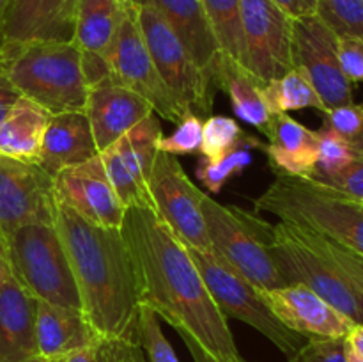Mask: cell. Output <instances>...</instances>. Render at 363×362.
<instances>
[{
  "mask_svg": "<svg viewBox=\"0 0 363 362\" xmlns=\"http://www.w3.org/2000/svg\"><path fill=\"white\" fill-rule=\"evenodd\" d=\"M124 238L138 302L194 337L215 361L243 362L227 318L209 295L186 245L147 206L124 212Z\"/></svg>",
  "mask_w": 363,
  "mask_h": 362,
  "instance_id": "1",
  "label": "cell"
},
{
  "mask_svg": "<svg viewBox=\"0 0 363 362\" xmlns=\"http://www.w3.org/2000/svg\"><path fill=\"white\" fill-rule=\"evenodd\" d=\"M55 227L69 259L82 312L94 332L138 341L140 302L121 229L96 226L62 202L57 206Z\"/></svg>",
  "mask_w": 363,
  "mask_h": 362,
  "instance_id": "2",
  "label": "cell"
},
{
  "mask_svg": "<svg viewBox=\"0 0 363 362\" xmlns=\"http://www.w3.org/2000/svg\"><path fill=\"white\" fill-rule=\"evenodd\" d=\"M255 212L323 234L363 258V202L308 177L277 174L254 201Z\"/></svg>",
  "mask_w": 363,
  "mask_h": 362,
  "instance_id": "3",
  "label": "cell"
},
{
  "mask_svg": "<svg viewBox=\"0 0 363 362\" xmlns=\"http://www.w3.org/2000/svg\"><path fill=\"white\" fill-rule=\"evenodd\" d=\"M6 70L20 96L32 99L52 116L84 112L87 84L82 52L73 41H4Z\"/></svg>",
  "mask_w": 363,
  "mask_h": 362,
  "instance_id": "4",
  "label": "cell"
},
{
  "mask_svg": "<svg viewBox=\"0 0 363 362\" xmlns=\"http://www.w3.org/2000/svg\"><path fill=\"white\" fill-rule=\"evenodd\" d=\"M206 231L213 254L225 261L241 277L259 290L286 286L269 254V222L236 206H227L209 194L202 197Z\"/></svg>",
  "mask_w": 363,
  "mask_h": 362,
  "instance_id": "5",
  "label": "cell"
},
{
  "mask_svg": "<svg viewBox=\"0 0 363 362\" xmlns=\"http://www.w3.org/2000/svg\"><path fill=\"white\" fill-rule=\"evenodd\" d=\"M13 275L35 298L80 309V295L55 224H27L6 238Z\"/></svg>",
  "mask_w": 363,
  "mask_h": 362,
  "instance_id": "6",
  "label": "cell"
},
{
  "mask_svg": "<svg viewBox=\"0 0 363 362\" xmlns=\"http://www.w3.org/2000/svg\"><path fill=\"white\" fill-rule=\"evenodd\" d=\"M209 295L225 318H236L254 327L272 341L287 358L293 357L305 343L303 336L287 329L269 309L261 290L230 268L225 261L209 252L188 248Z\"/></svg>",
  "mask_w": 363,
  "mask_h": 362,
  "instance_id": "7",
  "label": "cell"
},
{
  "mask_svg": "<svg viewBox=\"0 0 363 362\" xmlns=\"http://www.w3.org/2000/svg\"><path fill=\"white\" fill-rule=\"evenodd\" d=\"M138 27L160 77L186 112L208 114L218 87L211 75L197 66L191 53L165 18L151 6H135Z\"/></svg>",
  "mask_w": 363,
  "mask_h": 362,
  "instance_id": "8",
  "label": "cell"
},
{
  "mask_svg": "<svg viewBox=\"0 0 363 362\" xmlns=\"http://www.w3.org/2000/svg\"><path fill=\"white\" fill-rule=\"evenodd\" d=\"M269 254L287 284H305L354 325H363L362 295L328 259L305 243L291 224L279 222L272 227Z\"/></svg>",
  "mask_w": 363,
  "mask_h": 362,
  "instance_id": "9",
  "label": "cell"
},
{
  "mask_svg": "<svg viewBox=\"0 0 363 362\" xmlns=\"http://www.w3.org/2000/svg\"><path fill=\"white\" fill-rule=\"evenodd\" d=\"M149 197L156 216L188 248L213 254L202 213L204 192L188 177L177 156L156 153L149 176Z\"/></svg>",
  "mask_w": 363,
  "mask_h": 362,
  "instance_id": "10",
  "label": "cell"
},
{
  "mask_svg": "<svg viewBox=\"0 0 363 362\" xmlns=\"http://www.w3.org/2000/svg\"><path fill=\"white\" fill-rule=\"evenodd\" d=\"M105 57L108 62L110 80L142 96L160 117L176 124L179 123L186 110L174 98L152 62V57L138 27L135 6L126 9L123 23L110 48L106 50Z\"/></svg>",
  "mask_w": 363,
  "mask_h": 362,
  "instance_id": "11",
  "label": "cell"
},
{
  "mask_svg": "<svg viewBox=\"0 0 363 362\" xmlns=\"http://www.w3.org/2000/svg\"><path fill=\"white\" fill-rule=\"evenodd\" d=\"M241 66L261 84L277 80L293 70V18L287 16L273 0H241Z\"/></svg>",
  "mask_w": 363,
  "mask_h": 362,
  "instance_id": "12",
  "label": "cell"
},
{
  "mask_svg": "<svg viewBox=\"0 0 363 362\" xmlns=\"http://www.w3.org/2000/svg\"><path fill=\"white\" fill-rule=\"evenodd\" d=\"M337 39L339 35L318 14L293 20V67L314 85L326 112L353 103L351 82L344 77L337 57Z\"/></svg>",
  "mask_w": 363,
  "mask_h": 362,
  "instance_id": "13",
  "label": "cell"
},
{
  "mask_svg": "<svg viewBox=\"0 0 363 362\" xmlns=\"http://www.w3.org/2000/svg\"><path fill=\"white\" fill-rule=\"evenodd\" d=\"M53 176L39 163L20 162L0 155V236L27 224H55Z\"/></svg>",
  "mask_w": 363,
  "mask_h": 362,
  "instance_id": "14",
  "label": "cell"
},
{
  "mask_svg": "<svg viewBox=\"0 0 363 362\" xmlns=\"http://www.w3.org/2000/svg\"><path fill=\"white\" fill-rule=\"evenodd\" d=\"M162 135L158 114L152 112L128 133H124L119 141L99 153L106 176L126 208H151L149 176Z\"/></svg>",
  "mask_w": 363,
  "mask_h": 362,
  "instance_id": "15",
  "label": "cell"
},
{
  "mask_svg": "<svg viewBox=\"0 0 363 362\" xmlns=\"http://www.w3.org/2000/svg\"><path fill=\"white\" fill-rule=\"evenodd\" d=\"M53 185L57 201L69 206L89 222L121 229L126 206L113 190L99 155L53 176Z\"/></svg>",
  "mask_w": 363,
  "mask_h": 362,
  "instance_id": "16",
  "label": "cell"
},
{
  "mask_svg": "<svg viewBox=\"0 0 363 362\" xmlns=\"http://www.w3.org/2000/svg\"><path fill=\"white\" fill-rule=\"evenodd\" d=\"M261 293L273 314L305 339L346 337L354 325L305 284H286L275 290H261Z\"/></svg>",
  "mask_w": 363,
  "mask_h": 362,
  "instance_id": "17",
  "label": "cell"
},
{
  "mask_svg": "<svg viewBox=\"0 0 363 362\" xmlns=\"http://www.w3.org/2000/svg\"><path fill=\"white\" fill-rule=\"evenodd\" d=\"M84 112L101 153L155 110L142 96L108 78L89 87Z\"/></svg>",
  "mask_w": 363,
  "mask_h": 362,
  "instance_id": "18",
  "label": "cell"
},
{
  "mask_svg": "<svg viewBox=\"0 0 363 362\" xmlns=\"http://www.w3.org/2000/svg\"><path fill=\"white\" fill-rule=\"evenodd\" d=\"M80 0H13L4 41H73Z\"/></svg>",
  "mask_w": 363,
  "mask_h": 362,
  "instance_id": "19",
  "label": "cell"
},
{
  "mask_svg": "<svg viewBox=\"0 0 363 362\" xmlns=\"http://www.w3.org/2000/svg\"><path fill=\"white\" fill-rule=\"evenodd\" d=\"M38 300L9 270L0 290V362H23L38 355Z\"/></svg>",
  "mask_w": 363,
  "mask_h": 362,
  "instance_id": "20",
  "label": "cell"
},
{
  "mask_svg": "<svg viewBox=\"0 0 363 362\" xmlns=\"http://www.w3.org/2000/svg\"><path fill=\"white\" fill-rule=\"evenodd\" d=\"M99 155L85 112H62L50 117L39 151V165L52 176Z\"/></svg>",
  "mask_w": 363,
  "mask_h": 362,
  "instance_id": "21",
  "label": "cell"
},
{
  "mask_svg": "<svg viewBox=\"0 0 363 362\" xmlns=\"http://www.w3.org/2000/svg\"><path fill=\"white\" fill-rule=\"evenodd\" d=\"M133 6L155 7L183 41L197 66L215 80L220 48L209 27L202 0H133Z\"/></svg>",
  "mask_w": 363,
  "mask_h": 362,
  "instance_id": "22",
  "label": "cell"
},
{
  "mask_svg": "<svg viewBox=\"0 0 363 362\" xmlns=\"http://www.w3.org/2000/svg\"><path fill=\"white\" fill-rule=\"evenodd\" d=\"M268 144L261 146L277 174L307 177L318 162V131L289 114H273L266 130Z\"/></svg>",
  "mask_w": 363,
  "mask_h": 362,
  "instance_id": "23",
  "label": "cell"
},
{
  "mask_svg": "<svg viewBox=\"0 0 363 362\" xmlns=\"http://www.w3.org/2000/svg\"><path fill=\"white\" fill-rule=\"evenodd\" d=\"M96 337L99 336L80 309L38 300V312H35L38 355L53 361L85 348Z\"/></svg>",
  "mask_w": 363,
  "mask_h": 362,
  "instance_id": "24",
  "label": "cell"
},
{
  "mask_svg": "<svg viewBox=\"0 0 363 362\" xmlns=\"http://www.w3.org/2000/svg\"><path fill=\"white\" fill-rule=\"evenodd\" d=\"M52 114L32 99L20 96L0 121V155L38 163L43 137Z\"/></svg>",
  "mask_w": 363,
  "mask_h": 362,
  "instance_id": "25",
  "label": "cell"
},
{
  "mask_svg": "<svg viewBox=\"0 0 363 362\" xmlns=\"http://www.w3.org/2000/svg\"><path fill=\"white\" fill-rule=\"evenodd\" d=\"M216 87L222 89L230 99L234 114L243 123L250 124L262 135L268 130L273 114L269 112L264 98L262 85L252 73H248L236 59L220 52L215 70Z\"/></svg>",
  "mask_w": 363,
  "mask_h": 362,
  "instance_id": "26",
  "label": "cell"
},
{
  "mask_svg": "<svg viewBox=\"0 0 363 362\" xmlns=\"http://www.w3.org/2000/svg\"><path fill=\"white\" fill-rule=\"evenodd\" d=\"M128 7L117 0H80L73 43L80 52L105 55L124 20Z\"/></svg>",
  "mask_w": 363,
  "mask_h": 362,
  "instance_id": "27",
  "label": "cell"
},
{
  "mask_svg": "<svg viewBox=\"0 0 363 362\" xmlns=\"http://www.w3.org/2000/svg\"><path fill=\"white\" fill-rule=\"evenodd\" d=\"M262 98L272 114H289L291 110L315 109L325 114L326 109L314 85L298 70L287 71L284 77L262 85Z\"/></svg>",
  "mask_w": 363,
  "mask_h": 362,
  "instance_id": "28",
  "label": "cell"
},
{
  "mask_svg": "<svg viewBox=\"0 0 363 362\" xmlns=\"http://www.w3.org/2000/svg\"><path fill=\"white\" fill-rule=\"evenodd\" d=\"M261 141L248 135L243 142L234 146L223 155L215 156V158H201L197 167V180L201 181L202 187L209 192V194L216 195L220 194L227 181L234 177L236 174H241L248 165L252 163L254 156H252V148H261Z\"/></svg>",
  "mask_w": 363,
  "mask_h": 362,
  "instance_id": "29",
  "label": "cell"
},
{
  "mask_svg": "<svg viewBox=\"0 0 363 362\" xmlns=\"http://www.w3.org/2000/svg\"><path fill=\"white\" fill-rule=\"evenodd\" d=\"M220 52L243 62L241 0H202Z\"/></svg>",
  "mask_w": 363,
  "mask_h": 362,
  "instance_id": "30",
  "label": "cell"
},
{
  "mask_svg": "<svg viewBox=\"0 0 363 362\" xmlns=\"http://www.w3.org/2000/svg\"><path fill=\"white\" fill-rule=\"evenodd\" d=\"M53 362H147V358L138 341L99 336L85 348L53 358Z\"/></svg>",
  "mask_w": 363,
  "mask_h": 362,
  "instance_id": "31",
  "label": "cell"
},
{
  "mask_svg": "<svg viewBox=\"0 0 363 362\" xmlns=\"http://www.w3.org/2000/svg\"><path fill=\"white\" fill-rule=\"evenodd\" d=\"M294 231L298 233V236L305 241L307 245H311L315 252L323 256V258L328 259L347 280H350L351 286L358 291L363 297V258L362 256L354 254L350 248L342 247L337 241L330 240V238L323 236V234L314 233V231L303 229V227L293 226Z\"/></svg>",
  "mask_w": 363,
  "mask_h": 362,
  "instance_id": "32",
  "label": "cell"
},
{
  "mask_svg": "<svg viewBox=\"0 0 363 362\" xmlns=\"http://www.w3.org/2000/svg\"><path fill=\"white\" fill-rule=\"evenodd\" d=\"M315 14L337 35L363 41V0H319Z\"/></svg>",
  "mask_w": 363,
  "mask_h": 362,
  "instance_id": "33",
  "label": "cell"
},
{
  "mask_svg": "<svg viewBox=\"0 0 363 362\" xmlns=\"http://www.w3.org/2000/svg\"><path fill=\"white\" fill-rule=\"evenodd\" d=\"M248 137L236 119L227 116H209L202 123L201 153L202 158L223 155Z\"/></svg>",
  "mask_w": 363,
  "mask_h": 362,
  "instance_id": "34",
  "label": "cell"
},
{
  "mask_svg": "<svg viewBox=\"0 0 363 362\" xmlns=\"http://www.w3.org/2000/svg\"><path fill=\"white\" fill-rule=\"evenodd\" d=\"M357 156V153L346 144L344 138H340L335 131L323 124L321 130H318V162L311 176L307 177L319 180V177L332 176L350 165Z\"/></svg>",
  "mask_w": 363,
  "mask_h": 362,
  "instance_id": "35",
  "label": "cell"
},
{
  "mask_svg": "<svg viewBox=\"0 0 363 362\" xmlns=\"http://www.w3.org/2000/svg\"><path fill=\"white\" fill-rule=\"evenodd\" d=\"M137 337L147 362H179L176 351L163 334L158 314L147 305H140Z\"/></svg>",
  "mask_w": 363,
  "mask_h": 362,
  "instance_id": "36",
  "label": "cell"
},
{
  "mask_svg": "<svg viewBox=\"0 0 363 362\" xmlns=\"http://www.w3.org/2000/svg\"><path fill=\"white\" fill-rule=\"evenodd\" d=\"M202 117L195 112H186L170 135H162L158 141V151L174 156H190L201 153Z\"/></svg>",
  "mask_w": 363,
  "mask_h": 362,
  "instance_id": "37",
  "label": "cell"
},
{
  "mask_svg": "<svg viewBox=\"0 0 363 362\" xmlns=\"http://www.w3.org/2000/svg\"><path fill=\"white\" fill-rule=\"evenodd\" d=\"M325 126L344 138L357 155L363 156V103H347L325 112Z\"/></svg>",
  "mask_w": 363,
  "mask_h": 362,
  "instance_id": "38",
  "label": "cell"
},
{
  "mask_svg": "<svg viewBox=\"0 0 363 362\" xmlns=\"http://www.w3.org/2000/svg\"><path fill=\"white\" fill-rule=\"evenodd\" d=\"M289 362H347L346 337L307 339Z\"/></svg>",
  "mask_w": 363,
  "mask_h": 362,
  "instance_id": "39",
  "label": "cell"
},
{
  "mask_svg": "<svg viewBox=\"0 0 363 362\" xmlns=\"http://www.w3.org/2000/svg\"><path fill=\"white\" fill-rule=\"evenodd\" d=\"M312 181L325 185V187L332 188L335 192H340L347 197L363 201V156L358 155L350 165L344 167L339 172L332 174V176H325Z\"/></svg>",
  "mask_w": 363,
  "mask_h": 362,
  "instance_id": "40",
  "label": "cell"
},
{
  "mask_svg": "<svg viewBox=\"0 0 363 362\" xmlns=\"http://www.w3.org/2000/svg\"><path fill=\"white\" fill-rule=\"evenodd\" d=\"M337 57L340 70L350 82L363 80V41L351 35H339Z\"/></svg>",
  "mask_w": 363,
  "mask_h": 362,
  "instance_id": "41",
  "label": "cell"
},
{
  "mask_svg": "<svg viewBox=\"0 0 363 362\" xmlns=\"http://www.w3.org/2000/svg\"><path fill=\"white\" fill-rule=\"evenodd\" d=\"M18 98H20V92L16 91L6 70V50H4L2 43L0 45V121L6 117V114L9 112Z\"/></svg>",
  "mask_w": 363,
  "mask_h": 362,
  "instance_id": "42",
  "label": "cell"
},
{
  "mask_svg": "<svg viewBox=\"0 0 363 362\" xmlns=\"http://www.w3.org/2000/svg\"><path fill=\"white\" fill-rule=\"evenodd\" d=\"M273 2H275L287 16L293 18V20H298V18L315 14L319 0H273Z\"/></svg>",
  "mask_w": 363,
  "mask_h": 362,
  "instance_id": "43",
  "label": "cell"
},
{
  "mask_svg": "<svg viewBox=\"0 0 363 362\" xmlns=\"http://www.w3.org/2000/svg\"><path fill=\"white\" fill-rule=\"evenodd\" d=\"M177 334H179L181 339L184 341V344H186L188 351H190L191 358H194L195 362H218V361H215V358H213L211 355H209L208 351H206L204 348H202L201 344L194 339V337L188 336L186 332H183V330H177Z\"/></svg>",
  "mask_w": 363,
  "mask_h": 362,
  "instance_id": "44",
  "label": "cell"
},
{
  "mask_svg": "<svg viewBox=\"0 0 363 362\" xmlns=\"http://www.w3.org/2000/svg\"><path fill=\"white\" fill-rule=\"evenodd\" d=\"M347 350L363 357V325H353L346 336Z\"/></svg>",
  "mask_w": 363,
  "mask_h": 362,
  "instance_id": "45",
  "label": "cell"
},
{
  "mask_svg": "<svg viewBox=\"0 0 363 362\" xmlns=\"http://www.w3.org/2000/svg\"><path fill=\"white\" fill-rule=\"evenodd\" d=\"M9 259H7V248H6V240L0 236V290H2V284L6 280L7 273H9Z\"/></svg>",
  "mask_w": 363,
  "mask_h": 362,
  "instance_id": "46",
  "label": "cell"
},
{
  "mask_svg": "<svg viewBox=\"0 0 363 362\" xmlns=\"http://www.w3.org/2000/svg\"><path fill=\"white\" fill-rule=\"evenodd\" d=\"M13 0H0V45L4 43V27H6L7 14H9Z\"/></svg>",
  "mask_w": 363,
  "mask_h": 362,
  "instance_id": "47",
  "label": "cell"
},
{
  "mask_svg": "<svg viewBox=\"0 0 363 362\" xmlns=\"http://www.w3.org/2000/svg\"><path fill=\"white\" fill-rule=\"evenodd\" d=\"M347 362H363V357H360V355L353 353V351L347 350Z\"/></svg>",
  "mask_w": 363,
  "mask_h": 362,
  "instance_id": "48",
  "label": "cell"
},
{
  "mask_svg": "<svg viewBox=\"0 0 363 362\" xmlns=\"http://www.w3.org/2000/svg\"><path fill=\"white\" fill-rule=\"evenodd\" d=\"M23 362H53V361H50V358L41 357V355H35V357L27 358V361H23Z\"/></svg>",
  "mask_w": 363,
  "mask_h": 362,
  "instance_id": "49",
  "label": "cell"
},
{
  "mask_svg": "<svg viewBox=\"0 0 363 362\" xmlns=\"http://www.w3.org/2000/svg\"><path fill=\"white\" fill-rule=\"evenodd\" d=\"M117 2H119L121 6H124V7H130V6H133V0H117Z\"/></svg>",
  "mask_w": 363,
  "mask_h": 362,
  "instance_id": "50",
  "label": "cell"
},
{
  "mask_svg": "<svg viewBox=\"0 0 363 362\" xmlns=\"http://www.w3.org/2000/svg\"><path fill=\"white\" fill-rule=\"evenodd\" d=\"M243 362H247V361H243Z\"/></svg>",
  "mask_w": 363,
  "mask_h": 362,
  "instance_id": "51",
  "label": "cell"
},
{
  "mask_svg": "<svg viewBox=\"0 0 363 362\" xmlns=\"http://www.w3.org/2000/svg\"><path fill=\"white\" fill-rule=\"evenodd\" d=\"M362 202H363V201H362Z\"/></svg>",
  "mask_w": 363,
  "mask_h": 362,
  "instance_id": "52",
  "label": "cell"
}]
</instances>
